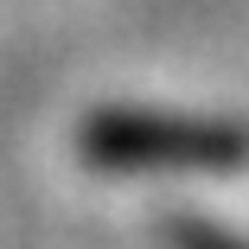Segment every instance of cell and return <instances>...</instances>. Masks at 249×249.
I'll return each instance as SVG.
<instances>
[{
  "mask_svg": "<svg viewBox=\"0 0 249 249\" xmlns=\"http://www.w3.org/2000/svg\"><path fill=\"white\" fill-rule=\"evenodd\" d=\"M179 243H185V249H230V243H217L211 230H179Z\"/></svg>",
  "mask_w": 249,
  "mask_h": 249,
  "instance_id": "7a4b0ae2",
  "label": "cell"
},
{
  "mask_svg": "<svg viewBox=\"0 0 249 249\" xmlns=\"http://www.w3.org/2000/svg\"><path fill=\"white\" fill-rule=\"evenodd\" d=\"M89 160L103 166H243L249 134L211 122H160V115H96L83 128Z\"/></svg>",
  "mask_w": 249,
  "mask_h": 249,
  "instance_id": "6da1fadb",
  "label": "cell"
}]
</instances>
